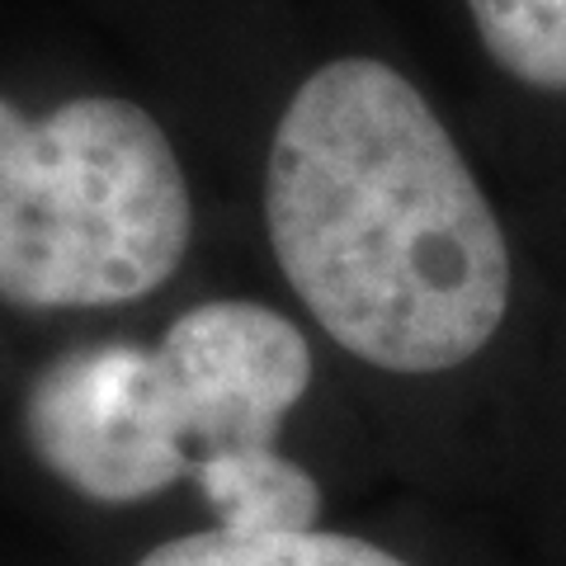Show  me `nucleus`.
I'll use <instances>...</instances> for the list:
<instances>
[{
    "mask_svg": "<svg viewBox=\"0 0 566 566\" xmlns=\"http://www.w3.org/2000/svg\"><path fill=\"white\" fill-rule=\"evenodd\" d=\"M264 232L312 322L378 374H453L510 316L505 227L387 62L340 57L297 85L264 161Z\"/></svg>",
    "mask_w": 566,
    "mask_h": 566,
    "instance_id": "nucleus-1",
    "label": "nucleus"
},
{
    "mask_svg": "<svg viewBox=\"0 0 566 566\" xmlns=\"http://www.w3.org/2000/svg\"><path fill=\"white\" fill-rule=\"evenodd\" d=\"M189 237L185 166L142 104L85 95L24 118L0 99V303H137L185 264Z\"/></svg>",
    "mask_w": 566,
    "mask_h": 566,
    "instance_id": "nucleus-2",
    "label": "nucleus"
},
{
    "mask_svg": "<svg viewBox=\"0 0 566 566\" xmlns=\"http://www.w3.org/2000/svg\"><path fill=\"white\" fill-rule=\"evenodd\" d=\"M24 439L66 491L95 505H142L189 482L151 345L99 340L48 359L24 392Z\"/></svg>",
    "mask_w": 566,
    "mask_h": 566,
    "instance_id": "nucleus-3",
    "label": "nucleus"
},
{
    "mask_svg": "<svg viewBox=\"0 0 566 566\" xmlns=\"http://www.w3.org/2000/svg\"><path fill=\"white\" fill-rule=\"evenodd\" d=\"M151 349L189 458V486L283 453V424L312 387V345L279 307L208 297L175 316Z\"/></svg>",
    "mask_w": 566,
    "mask_h": 566,
    "instance_id": "nucleus-4",
    "label": "nucleus"
},
{
    "mask_svg": "<svg viewBox=\"0 0 566 566\" xmlns=\"http://www.w3.org/2000/svg\"><path fill=\"white\" fill-rule=\"evenodd\" d=\"M133 566H424L401 547L349 528H293V534L237 538L222 528H189L147 547Z\"/></svg>",
    "mask_w": 566,
    "mask_h": 566,
    "instance_id": "nucleus-5",
    "label": "nucleus"
},
{
    "mask_svg": "<svg viewBox=\"0 0 566 566\" xmlns=\"http://www.w3.org/2000/svg\"><path fill=\"white\" fill-rule=\"evenodd\" d=\"M495 66L547 95H566V0H468Z\"/></svg>",
    "mask_w": 566,
    "mask_h": 566,
    "instance_id": "nucleus-6",
    "label": "nucleus"
}]
</instances>
